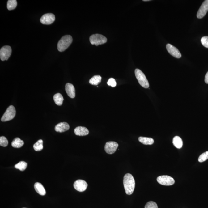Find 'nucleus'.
<instances>
[{
    "instance_id": "obj_25",
    "label": "nucleus",
    "mask_w": 208,
    "mask_h": 208,
    "mask_svg": "<svg viewBox=\"0 0 208 208\" xmlns=\"http://www.w3.org/2000/svg\"><path fill=\"white\" fill-rule=\"evenodd\" d=\"M207 159H208V151L202 154L198 158V160L200 162H203L207 160Z\"/></svg>"
},
{
    "instance_id": "obj_4",
    "label": "nucleus",
    "mask_w": 208,
    "mask_h": 208,
    "mask_svg": "<svg viewBox=\"0 0 208 208\" xmlns=\"http://www.w3.org/2000/svg\"><path fill=\"white\" fill-rule=\"evenodd\" d=\"M90 43L96 46L104 44L107 41V39L104 36L100 34H93L90 37Z\"/></svg>"
},
{
    "instance_id": "obj_29",
    "label": "nucleus",
    "mask_w": 208,
    "mask_h": 208,
    "mask_svg": "<svg viewBox=\"0 0 208 208\" xmlns=\"http://www.w3.org/2000/svg\"><path fill=\"white\" fill-rule=\"evenodd\" d=\"M107 84L109 86H110L112 87H115L117 85V82L115 79L113 78H111L109 79L107 82Z\"/></svg>"
},
{
    "instance_id": "obj_20",
    "label": "nucleus",
    "mask_w": 208,
    "mask_h": 208,
    "mask_svg": "<svg viewBox=\"0 0 208 208\" xmlns=\"http://www.w3.org/2000/svg\"><path fill=\"white\" fill-rule=\"evenodd\" d=\"M54 101L55 104L58 106H61L63 103L64 98L60 93H57L53 97Z\"/></svg>"
},
{
    "instance_id": "obj_24",
    "label": "nucleus",
    "mask_w": 208,
    "mask_h": 208,
    "mask_svg": "<svg viewBox=\"0 0 208 208\" xmlns=\"http://www.w3.org/2000/svg\"><path fill=\"white\" fill-rule=\"evenodd\" d=\"M43 140H39L33 145V148L34 150L37 151H42L43 148Z\"/></svg>"
},
{
    "instance_id": "obj_31",
    "label": "nucleus",
    "mask_w": 208,
    "mask_h": 208,
    "mask_svg": "<svg viewBox=\"0 0 208 208\" xmlns=\"http://www.w3.org/2000/svg\"><path fill=\"white\" fill-rule=\"evenodd\" d=\"M143 1H149L150 0H143Z\"/></svg>"
},
{
    "instance_id": "obj_28",
    "label": "nucleus",
    "mask_w": 208,
    "mask_h": 208,
    "mask_svg": "<svg viewBox=\"0 0 208 208\" xmlns=\"http://www.w3.org/2000/svg\"><path fill=\"white\" fill-rule=\"evenodd\" d=\"M201 42L203 46L206 48H208V36L202 37L201 38Z\"/></svg>"
},
{
    "instance_id": "obj_7",
    "label": "nucleus",
    "mask_w": 208,
    "mask_h": 208,
    "mask_svg": "<svg viewBox=\"0 0 208 208\" xmlns=\"http://www.w3.org/2000/svg\"><path fill=\"white\" fill-rule=\"evenodd\" d=\"M12 53V49L9 46H5L2 48L0 50V58L2 61L7 60L10 57Z\"/></svg>"
},
{
    "instance_id": "obj_16",
    "label": "nucleus",
    "mask_w": 208,
    "mask_h": 208,
    "mask_svg": "<svg viewBox=\"0 0 208 208\" xmlns=\"http://www.w3.org/2000/svg\"><path fill=\"white\" fill-rule=\"evenodd\" d=\"M34 189L39 194L44 196L46 195V192L43 185L39 182L36 183L34 185Z\"/></svg>"
},
{
    "instance_id": "obj_1",
    "label": "nucleus",
    "mask_w": 208,
    "mask_h": 208,
    "mask_svg": "<svg viewBox=\"0 0 208 208\" xmlns=\"http://www.w3.org/2000/svg\"><path fill=\"white\" fill-rule=\"evenodd\" d=\"M123 185L126 194L130 195L134 192L135 182L134 176L130 173H127L123 178Z\"/></svg>"
},
{
    "instance_id": "obj_27",
    "label": "nucleus",
    "mask_w": 208,
    "mask_h": 208,
    "mask_svg": "<svg viewBox=\"0 0 208 208\" xmlns=\"http://www.w3.org/2000/svg\"><path fill=\"white\" fill-rule=\"evenodd\" d=\"M145 208H158L157 204L153 201H150L146 203Z\"/></svg>"
},
{
    "instance_id": "obj_23",
    "label": "nucleus",
    "mask_w": 208,
    "mask_h": 208,
    "mask_svg": "<svg viewBox=\"0 0 208 208\" xmlns=\"http://www.w3.org/2000/svg\"><path fill=\"white\" fill-rule=\"evenodd\" d=\"M17 1L16 0H9L7 3V8L9 10H13L16 7Z\"/></svg>"
},
{
    "instance_id": "obj_9",
    "label": "nucleus",
    "mask_w": 208,
    "mask_h": 208,
    "mask_svg": "<svg viewBox=\"0 0 208 208\" xmlns=\"http://www.w3.org/2000/svg\"><path fill=\"white\" fill-rule=\"evenodd\" d=\"M55 20V17L54 14L48 13L45 14L42 16L40 19V22L43 24L49 25L54 22Z\"/></svg>"
},
{
    "instance_id": "obj_21",
    "label": "nucleus",
    "mask_w": 208,
    "mask_h": 208,
    "mask_svg": "<svg viewBox=\"0 0 208 208\" xmlns=\"http://www.w3.org/2000/svg\"><path fill=\"white\" fill-rule=\"evenodd\" d=\"M101 77L99 75H95L93 76L89 81V83L93 85H97L101 83Z\"/></svg>"
},
{
    "instance_id": "obj_10",
    "label": "nucleus",
    "mask_w": 208,
    "mask_h": 208,
    "mask_svg": "<svg viewBox=\"0 0 208 208\" xmlns=\"http://www.w3.org/2000/svg\"><path fill=\"white\" fill-rule=\"evenodd\" d=\"M166 48L168 52L173 57L176 58H180L182 57V54L179 50L172 45L167 44Z\"/></svg>"
},
{
    "instance_id": "obj_19",
    "label": "nucleus",
    "mask_w": 208,
    "mask_h": 208,
    "mask_svg": "<svg viewBox=\"0 0 208 208\" xmlns=\"http://www.w3.org/2000/svg\"><path fill=\"white\" fill-rule=\"evenodd\" d=\"M173 143L174 146L176 148L180 149L183 146V142L182 139L179 136H176L174 137L173 140Z\"/></svg>"
},
{
    "instance_id": "obj_8",
    "label": "nucleus",
    "mask_w": 208,
    "mask_h": 208,
    "mask_svg": "<svg viewBox=\"0 0 208 208\" xmlns=\"http://www.w3.org/2000/svg\"><path fill=\"white\" fill-rule=\"evenodd\" d=\"M118 147V143L115 142L110 141L107 142L104 146L106 152L109 154L115 153Z\"/></svg>"
},
{
    "instance_id": "obj_15",
    "label": "nucleus",
    "mask_w": 208,
    "mask_h": 208,
    "mask_svg": "<svg viewBox=\"0 0 208 208\" xmlns=\"http://www.w3.org/2000/svg\"><path fill=\"white\" fill-rule=\"evenodd\" d=\"M74 132L76 135L79 136L87 135L89 134L88 129L85 127L78 126L74 129Z\"/></svg>"
},
{
    "instance_id": "obj_32",
    "label": "nucleus",
    "mask_w": 208,
    "mask_h": 208,
    "mask_svg": "<svg viewBox=\"0 0 208 208\" xmlns=\"http://www.w3.org/2000/svg\"></svg>"
},
{
    "instance_id": "obj_14",
    "label": "nucleus",
    "mask_w": 208,
    "mask_h": 208,
    "mask_svg": "<svg viewBox=\"0 0 208 208\" xmlns=\"http://www.w3.org/2000/svg\"><path fill=\"white\" fill-rule=\"evenodd\" d=\"M70 125L66 122H62L56 125L55 127V130L57 132L62 133L69 130Z\"/></svg>"
},
{
    "instance_id": "obj_13",
    "label": "nucleus",
    "mask_w": 208,
    "mask_h": 208,
    "mask_svg": "<svg viewBox=\"0 0 208 208\" xmlns=\"http://www.w3.org/2000/svg\"><path fill=\"white\" fill-rule=\"evenodd\" d=\"M65 90L70 98H74L75 97V89L72 84L68 83L66 84Z\"/></svg>"
},
{
    "instance_id": "obj_26",
    "label": "nucleus",
    "mask_w": 208,
    "mask_h": 208,
    "mask_svg": "<svg viewBox=\"0 0 208 208\" xmlns=\"http://www.w3.org/2000/svg\"><path fill=\"white\" fill-rule=\"evenodd\" d=\"M8 145V141L7 139L4 136L0 137V145L3 147H6Z\"/></svg>"
},
{
    "instance_id": "obj_22",
    "label": "nucleus",
    "mask_w": 208,
    "mask_h": 208,
    "mask_svg": "<svg viewBox=\"0 0 208 208\" xmlns=\"http://www.w3.org/2000/svg\"><path fill=\"white\" fill-rule=\"evenodd\" d=\"M27 167V163L24 161H21L15 165V168L21 171H24Z\"/></svg>"
},
{
    "instance_id": "obj_11",
    "label": "nucleus",
    "mask_w": 208,
    "mask_h": 208,
    "mask_svg": "<svg viewBox=\"0 0 208 208\" xmlns=\"http://www.w3.org/2000/svg\"><path fill=\"white\" fill-rule=\"evenodd\" d=\"M208 11V0H206L202 4L197 13V16L198 19L202 18L207 14Z\"/></svg>"
},
{
    "instance_id": "obj_5",
    "label": "nucleus",
    "mask_w": 208,
    "mask_h": 208,
    "mask_svg": "<svg viewBox=\"0 0 208 208\" xmlns=\"http://www.w3.org/2000/svg\"><path fill=\"white\" fill-rule=\"evenodd\" d=\"M16 111L15 108L13 106L11 105L7 108V110L5 112L1 119V121L5 122L10 121L15 118Z\"/></svg>"
},
{
    "instance_id": "obj_18",
    "label": "nucleus",
    "mask_w": 208,
    "mask_h": 208,
    "mask_svg": "<svg viewBox=\"0 0 208 208\" xmlns=\"http://www.w3.org/2000/svg\"><path fill=\"white\" fill-rule=\"evenodd\" d=\"M24 145V141L20 139L19 138H16L14 139L11 143L12 146L15 148H21Z\"/></svg>"
},
{
    "instance_id": "obj_6",
    "label": "nucleus",
    "mask_w": 208,
    "mask_h": 208,
    "mask_svg": "<svg viewBox=\"0 0 208 208\" xmlns=\"http://www.w3.org/2000/svg\"><path fill=\"white\" fill-rule=\"evenodd\" d=\"M157 181L162 185L170 186L174 184L175 180L172 177L168 176H162L157 178Z\"/></svg>"
},
{
    "instance_id": "obj_17",
    "label": "nucleus",
    "mask_w": 208,
    "mask_h": 208,
    "mask_svg": "<svg viewBox=\"0 0 208 208\" xmlns=\"http://www.w3.org/2000/svg\"><path fill=\"white\" fill-rule=\"evenodd\" d=\"M138 140L141 143L145 145H151L154 143V139L151 138L141 137L139 138Z\"/></svg>"
},
{
    "instance_id": "obj_12",
    "label": "nucleus",
    "mask_w": 208,
    "mask_h": 208,
    "mask_svg": "<svg viewBox=\"0 0 208 208\" xmlns=\"http://www.w3.org/2000/svg\"><path fill=\"white\" fill-rule=\"evenodd\" d=\"M87 183L83 180H78L74 182V187L76 190L80 192H83L85 191L87 187Z\"/></svg>"
},
{
    "instance_id": "obj_30",
    "label": "nucleus",
    "mask_w": 208,
    "mask_h": 208,
    "mask_svg": "<svg viewBox=\"0 0 208 208\" xmlns=\"http://www.w3.org/2000/svg\"><path fill=\"white\" fill-rule=\"evenodd\" d=\"M205 82L206 84H208V71L207 74H206L205 78Z\"/></svg>"
},
{
    "instance_id": "obj_2",
    "label": "nucleus",
    "mask_w": 208,
    "mask_h": 208,
    "mask_svg": "<svg viewBox=\"0 0 208 208\" xmlns=\"http://www.w3.org/2000/svg\"><path fill=\"white\" fill-rule=\"evenodd\" d=\"M72 42L73 38L71 36L67 35L64 36L58 43V50L60 52H63L70 46Z\"/></svg>"
},
{
    "instance_id": "obj_3",
    "label": "nucleus",
    "mask_w": 208,
    "mask_h": 208,
    "mask_svg": "<svg viewBox=\"0 0 208 208\" xmlns=\"http://www.w3.org/2000/svg\"><path fill=\"white\" fill-rule=\"evenodd\" d=\"M135 75L141 86L145 88H148L149 87V83L143 72L138 69H136L135 70Z\"/></svg>"
}]
</instances>
